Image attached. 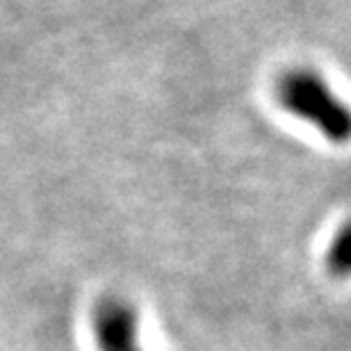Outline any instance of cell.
Here are the masks:
<instances>
[{"instance_id": "2", "label": "cell", "mask_w": 351, "mask_h": 351, "mask_svg": "<svg viewBox=\"0 0 351 351\" xmlns=\"http://www.w3.org/2000/svg\"><path fill=\"white\" fill-rule=\"evenodd\" d=\"M98 351H144L139 345L137 311L121 297H105L91 311Z\"/></svg>"}, {"instance_id": "1", "label": "cell", "mask_w": 351, "mask_h": 351, "mask_svg": "<svg viewBox=\"0 0 351 351\" xmlns=\"http://www.w3.org/2000/svg\"><path fill=\"white\" fill-rule=\"evenodd\" d=\"M280 103L294 117L317 125L333 142H347L351 119L338 96L324 85V80L308 71L287 73L278 89Z\"/></svg>"}, {"instance_id": "3", "label": "cell", "mask_w": 351, "mask_h": 351, "mask_svg": "<svg viewBox=\"0 0 351 351\" xmlns=\"http://www.w3.org/2000/svg\"><path fill=\"white\" fill-rule=\"evenodd\" d=\"M349 263H351V240H349V228L345 226V228H340V233L335 235L331 249H328L326 265L335 276H347Z\"/></svg>"}]
</instances>
